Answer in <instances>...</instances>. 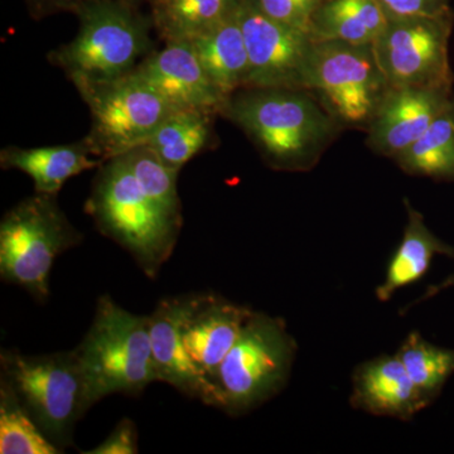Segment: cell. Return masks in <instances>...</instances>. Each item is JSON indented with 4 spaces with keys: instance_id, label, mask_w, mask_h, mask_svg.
<instances>
[{
    "instance_id": "obj_14",
    "label": "cell",
    "mask_w": 454,
    "mask_h": 454,
    "mask_svg": "<svg viewBox=\"0 0 454 454\" xmlns=\"http://www.w3.org/2000/svg\"><path fill=\"white\" fill-rule=\"evenodd\" d=\"M252 313L253 309L212 293L191 294L182 340L191 360L211 385Z\"/></svg>"
},
{
    "instance_id": "obj_19",
    "label": "cell",
    "mask_w": 454,
    "mask_h": 454,
    "mask_svg": "<svg viewBox=\"0 0 454 454\" xmlns=\"http://www.w3.org/2000/svg\"><path fill=\"white\" fill-rule=\"evenodd\" d=\"M191 43L206 74L226 100L238 90L245 88L249 74V55L239 22L238 8L231 16Z\"/></svg>"
},
{
    "instance_id": "obj_9",
    "label": "cell",
    "mask_w": 454,
    "mask_h": 454,
    "mask_svg": "<svg viewBox=\"0 0 454 454\" xmlns=\"http://www.w3.org/2000/svg\"><path fill=\"white\" fill-rule=\"evenodd\" d=\"M79 91L92 115V130L86 139L106 162L143 145L169 115L178 112L134 71Z\"/></svg>"
},
{
    "instance_id": "obj_17",
    "label": "cell",
    "mask_w": 454,
    "mask_h": 454,
    "mask_svg": "<svg viewBox=\"0 0 454 454\" xmlns=\"http://www.w3.org/2000/svg\"><path fill=\"white\" fill-rule=\"evenodd\" d=\"M97 152L88 139L68 145L43 148H7L0 154L3 168L18 169L32 178L37 193L56 196L68 179L95 168L104 160H94Z\"/></svg>"
},
{
    "instance_id": "obj_29",
    "label": "cell",
    "mask_w": 454,
    "mask_h": 454,
    "mask_svg": "<svg viewBox=\"0 0 454 454\" xmlns=\"http://www.w3.org/2000/svg\"><path fill=\"white\" fill-rule=\"evenodd\" d=\"M387 20L435 16L450 9V0H378Z\"/></svg>"
},
{
    "instance_id": "obj_26",
    "label": "cell",
    "mask_w": 454,
    "mask_h": 454,
    "mask_svg": "<svg viewBox=\"0 0 454 454\" xmlns=\"http://www.w3.org/2000/svg\"><path fill=\"white\" fill-rule=\"evenodd\" d=\"M143 192L163 211L182 221L181 200L177 190V169L170 168L148 145L134 146L121 154Z\"/></svg>"
},
{
    "instance_id": "obj_3",
    "label": "cell",
    "mask_w": 454,
    "mask_h": 454,
    "mask_svg": "<svg viewBox=\"0 0 454 454\" xmlns=\"http://www.w3.org/2000/svg\"><path fill=\"white\" fill-rule=\"evenodd\" d=\"M74 351L92 406L113 394L138 396L157 381L149 316L134 315L109 294L98 298L92 324Z\"/></svg>"
},
{
    "instance_id": "obj_12",
    "label": "cell",
    "mask_w": 454,
    "mask_h": 454,
    "mask_svg": "<svg viewBox=\"0 0 454 454\" xmlns=\"http://www.w3.org/2000/svg\"><path fill=\"white\" fill-rule=\"evenodd\" d=\"M453 98V88H390L367 128V145L395 160L426 133Z\"/></svg>"
},
{
    "instance_id": "obj_28",
    "label": "cell",
    "mask_w": 454,
    "mask_h": 454,
    "mask_svg": "<svg viewBox=\"0 0 454 454\" xmlns=\"http://www.w3.org/2000/svg\"><path fill=\"white\" fill-rule=\"evenodd\" d=\"M138 429L129 418L116 424L113 432L98 446L83 454H136L138 453Z\"/></svg>"
},
{
    "instance_id": "obj_16",
    "label": "cell",
    "mask_w": 454,
    "mask_h": 454,
    "mask_svg": "<svg viewBox=\"0 0 454 454\" xmlns=\"http://www.w3.org/2000/svg\"><path fill=\"white\" fill-rule=\"evenodd\" d=\"M349 403L358 411L400 420H411L427 408L396 354L382 355L356 367Z\"/></svg>"
},
{
    "instance_id": "obj_21",
    "label": "cell",
    "mask_w": 454,
    "mask_h": 454,
    "mask_svg": "<svg viewBox=\"0 0 454 454\" xmlns=\"http://www.w3.org/2000/svg\"><path fill=\"white\" fill-rule=\"evenodd\" d=\"M152 22L167 42H191L234 13L239 0H149Z\"/></svg>"
},
{
    "instance_id": "obj_10",
    "label": "cell",
    "mask_w": 454,
    "mask_h": 454,
    "mask_svg": "<svg viewBox=\"0 0 454 454\" xmlns=\"http://www.w3.org/2000/svg\"><path fill=\"white\" fill-rule=\"evenodd\" d=\"M453 26L452 8L435 16L387 20L372 46L390 88H453Z\"/></svg>"
},
{
    "instance_id": "obj_4",
    "label": "cell",
    "mask_w": 454,
    "mask_h": 454,
    "mask_svg": "<svg viewBox=\"0 0 454 454\" xmlns=\"http://www.w3.org/2000/svg\"><path fill=\"white\" fill-rule=\"evenodd\" d=\"M0 382L7 385L59 450L65 452L73 446L76 424L92 406L74 349L25 355L3 348Z\"/></svg>"
},
{
    "instance_id": "obj_32",
    "label": "cell",
    "mask_w": 454,
    "mask_h": 454,
    "mask_svg": "<svg viewBox=\"0 0 454 454\" xmlns=\"http://www.w3.org/2000/svg\"><path fill=\"white\" fill-rule=\"evenodd\" d=\"M128 2L131 3V4L136 5L137 3L140 2V0H128Z\"/></svg>"
},
{
    "instance_id": "obj_6",
    "label": "cell",
    "mask_w": 454,
    "mask_h": 454,
    "mask_svg": "<svg viewBox=\"0 0 454 454\" xmlns=\"http://www.w3.org/2000/svg\"><path fill=\"white\" fill-rule=\"evenodd\" d=\"M79 33L52 53L77 90L121 79L148 50V20L128 0H90L77 11Z\"/></svg>"
},
{
    "instance_id": "obj_30",
    "label": "cell",
    "mask_w": 454,
    "mask_h": 454,
    "mask_svg": "<svg viewBox=\"0 0 454 454\" xmlns=\"http://www.w3.org/2000/svg\"><path fill=\"white\" fill-rule=\"evenodd\" d=\"M29 11L35 17H44L59 12L77 13L90 0H26Z\"/></svg>"
},
{
    "instance_id": "obj_13",
    "label": "cell",
    "mask_w": 454,
    "mask_h": 454,
    "mask_svg": "<svg viewBox=\"0 0 454 454\" xmlns=\"http://www.w3.org/2000/svg\"><path fill=\"white\" fill-rule=\"evenodd\" d=\"M134 73L153 86L178 110L223 114L227 100L215 88L191 42H167L146 57Z\"/></svg>"
},
{
    "instance_id": "obj_25",
    "label": "cell",
    "mask_w": 454,
    "mask_h": 454,
    "mask_svg": "<svg viewBox=\"0 0 454 454\" xmlns=\"http://www.w3.org/2000/svg\"><path fill=\"white\" fill-rule=\"evenodd\" d=\"M0 453H64L41 432L7 385L0 382Z\"/></svg>"
},
{
    "instance_id": "obj_7",
    "label": "cell",
    "mask_w": 454,
    "mask_h": 454,
    "mask_svg": "<svg viewBox=\"0 0 454 454\" xmlns=\"http://www.w3.org/2000/svg\"><path fill=\"white\" fill-rule=\"evenodd\" d=\"M82 234L74 229L56 196L35 192L11 208L0 223V277L46 303L50 274L61 254L77 247Z\"/></svg>"
},
{
    "instance_id": "obj_31",
    "label": "cell",
    "mask_w": 454,
    "mask_h": 454,
    "mask_svg": "<svg viewBox=\"0 0 454 454\" xmlns=\"http://www.w3.org/2000/svg\"><path fill=\"white\" fill-rule=\"evenodd\" d=\"M452 286H454V274L453 276L448 277L446 280H443V282L437 284V286H429V288L427 289V292L422 295V298H419V300L411 303V306H409V309L413 307L415 303H419L420 301L429 300V298L434 297L438 293L444 291V289L452 288Z\"/></svg>"
},
{
    "instance_id": "obj_11",
    "label": "cell",
    "mask_w": 454,
    "mask_h": 454,
    "mask_svg": "<svg viewBox=\"0 0 454 454\" xmlns=\"http://www.w3.org/2000/svg\"><path fill=\"white\" fill-rule=\"evenodd\" d=\"M238 18L249 55L245 88L306 90L312 35L268 16L255 0H239Z\"/></svg>"
},
{
    "instance_id": "obj_22",
    "label": "cell",
    "mask_w": 454,
    "mask_h": 454,
    "mask_svg": "<svg viewBox=\"0 0 454 454\" xmlns=\"http://www.w3.org/2000/svg\"><path fill=\"white\" fill-rule=\"evenodd\" d=\"M395 160L409 175L454 181V98L426 133Z\"/></svg>"
},
{
    "instance_id": "obj_2",
    "label": "cell",
    "mask_w": 454,
    "mask_h": 454,
    "mask_svg": "<svg viewBox=\"0 0 454 454\" xmlns=\"http://www.w3.org/2000/svg\"><path fill=\"white\" fill-rule=\"evenodd\" d=\"M85 210L98 231L127 250L151 279L175 252L182 221L143 192L122 155L100 169Z\"/></svg>"
},
{
    "instance_id": "obj_27",
    "label": "cell",
    "mask_w": 454,
    "mask_h": 454,
    "mask_svg": "<svg viewBox=\"0 0 454 454\" xmlns=\"http://www.w3.org/2000/svg\"><path fill=\"white\" fill-rule=\"evenodd\" d=\"M268 16L310 35V20L325 0H255Z\"/></svg>"
},
{
    "instance_id": "obj_5",
    "label": "cell",
    "mask_w": 454,
    "mask_h": 454,
    "mask_svg": "<svg viewBox=\"0 0 454 454\" xmlns=\"http://www.w3.org/2000/svg\"><path fill=\"white\" fill-rule=\"evenodd\" d=\"M295 354L286 322L253 310L212 380V408L241 417L273 399L289 380Z\"/></svg>"
},
{
    "instance_id": "obj_24",
    "label": "cell",
    "mask_w": 454,
    "mask_h": 454,
    "mask_svg": "<svg viewBox=\"0 0 454 454\" xmlns=\"http://www.w3.org/2000/svg\"><path fill=\"white\" fill-rule=\"evenodd\" d=\"M396 356L427 406L441 395L448 379L454 373V349L433 345L419 333L406 337Z\"/></svg>"
},
{
    "instance_id": "obj_1",
    "label": "cell",
    "mask_w": 454,
    "mask_h": 454,
    "mask_svg": "<svg viewBox=\"0 0 454 454\" xmlns=\"http://www.w3.org/2000/svg\"><path fill=\"white\" fill-rule=\"evenodd\" d=\"M253 140L270 168L307 172L342 127L307 90H238L223 110Z\"/></svg>"
},
{
    "instance_id": "obj_8",
    "label": "cell",
    "mask_w": 454,
    "mask_h": 454,
    "mask_svg": "<svg viewBox=\"0 0 454 454\" xmlns=\"http://www.w3.org/2000/svg\"><path fill=\"white\" fill-rule=\"evenodd\" d=\"M342 128H369L390 86L372 44L315 42L306 86Z\"/></svg>"
},
{
    "instance_id": "obj_23",
    "label": "cell",
    "mask_w": 454,
    "mask_h": 454,
    "mask_svg": "<svg viewBox=\"0 0 454 454\" xmlns=\"http://www.w3.org/2000/svg\"><path fill=\"white\" fill-rule=\"evenodd\" d=\"M211 138V114L178 110L169 115L143 145H148L164 164L181 169Z\"/></svg>"
},
{
    "instance_id": "obj_20",
    "label": "cell",
    "mask_w": 454,
    "mask_h": 454,
    "mask_svg": "<svg viewBox=\"0 0 454 454\" xmlns=\"http://www.w3.org/2000/svg\"><path fill=\"white\" fill-rule=\"evenodd\" d=\"M387 25L378 0H325L310 20L313 41L373 44Z\"/></svg>"
},
{
    "instance_id": "obj_15",
    "label": "cell",
    "mask_w": 454,
    "mask_h": 454,
    "mask_svg": "<svg viewBox=\"0 0 454 454\" xmlns=\"http://www.w3.org/2000/svg\"><path fill=\"white\" fill-rule=\"evenodd\" d=\"M190 301L191 294L164 298L149 315L152 360L157 381L166 382L184 395L212 406V385L191 360L182 340V324Z\"/></svg>"
},
{
    "instance_id": "obj_18",
    "label": "cell",
    "mask_w": 454,
    "mask_h": 454,
    "mask_svg": "<svg viewBox=\"0 0 454 454\" xmlns=\"http://www.w3.org/2000/svg\"><path fill=\"white\" fill-rule=\"evenodd\" d=\"M404 202L408 223L399 247L387 262L384 282L376 288V297L380 301H390L399 289L422 279L435 255L454 259V247L433 234L423 215L415 210L408 200Z\"/></svg>"
}]
</instances>
